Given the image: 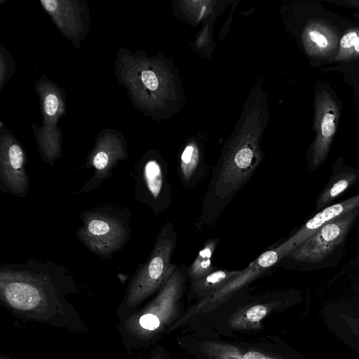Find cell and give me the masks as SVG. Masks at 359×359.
Masks as SVG:
<instances>
[{"label": "cell", "mask_w": 359, "mask_h": 359, "mask_svg": "<svg viewBox=\"0 0 359 359\" xmlns=\"http://www.w3.org/2000/svg\"><path fill=\"white\" fill-rule=\"evenodd\" d=\"M82 224L76 235L86 248L107 259L120 251L131 237L130 211L111 205L88 210L80 215Z\"/></svg>", "instance_id": "1"}, {"label": "cell", "mask_w": 359, "mask_h": 359, "mask_svg": "<svg viewBox=\"0 0 359 359\" xmlns=\"http://www.w3.org/2000/svg\"><path fill=\"white\" fill-rule=\"evenodd\" d=\"M34 90L40 101L42 125L32 123L39 152L42 159L53 165L62 154V132L58 121L66 112L64 90L43 75L34 84Z\"/></svg>", "instance_id": "2"}, {"label": "cell", "mask_w": 359, "mask_h": 359, "mask_svg": "<svg viewBox=\"0 0 359 359\" xmlns=\"http://www.w3.org/2000/svg\"><path fill=\"white\" fill-rule=\"evenodd\" d=\"M175 245V233L168 223L159 231L148 259L133 277L127 294L129 303L137 304L168 281L177 269L171 262Z\"/></svg>", "instance_id": "3"}, {"label": "cell", "mask_w": 359, "mask_h": 359, "mask_svg": "<svg viewBox=\"0 0 359 359\" xmlns=\"http://www.w3.org/2000/svg\"><path fill=\"white\" fill-rule=\"evenodd\" d=\"M359 217L356 208L327 222L287 257L299 262L316 263L324 260L344 241Z\"/></svg>", "instance_id": "4"}, {"label": "cell", "mask_w": 359, "mask_h": 359, "mask_svg": "<svg viewBox=\"0 0 359 359\" xmlns=\"http://www.w3.org/2000/svg\"><path fill=\"white\" fill-rule=\"evenodd\" d=\"M128 157V145L123 135L112 129H104L99 133L94 147L89 154L86 165L93 168L94 174L83 184L79 193L97 189L111 175L114 167Z\"/></svg>", "instance_id": "5"}, {"label": "cell", "mask_w": 359, "mask_h": 359, "mask_svg": "<svg viewBox=\"0 0 359 359\" xmlns=\"http://www.w3.org/2000/svg\"><path fill=\"white\" fill-rule=\"evenodd\" d=\"M1 126L0 189L4 194L25 197L29 184L25 168V152L15 136L2 123Z\"/></svg>", "instance_id": "6"}, {"label": "cell", "mask_w": 359, "mask_h": 359, "mask_svg": "<svg viewBox=\"0 0 359 359\" xmlns=\"http://www.w3.org/2000/svg\"><path fill=\"white\" fill-rule=\"evenodd\" d=\"M57 29L77 48L90 30V16L84 0H41Z\"/></svg>", "instance_id": "7"}, {"label": "cell", "mask_w": 359, "mask_h": 359, "mask_svg": "<svg viewBox=\"0 0 359 359\" xmlns=\"http://www.w3.org/2000/svg\"><path fill=\"white\" fill-rule=\"evenodd\" d=\"M184 289L183 271L177 268L140 318V326L148 331L159 330L168 325L179 314L180 302Z\"/></svg>", "instance_id": "8"}, {"label": "cell", "mask_w": 359, "mask_h": 359, "mask_svg": "<svg viewBox=\"0 0 359 359\" xmlns=\"http://www.w3.org/2000/svg\"><path fill=\"white\" fill-rule=\"evenodd\" d=\"M135 171L136 198L156 214L166 209L170 204V188L161 163L154 158L142 160L136 165Z\"/></svg>", "instance_id": "9"}, {"label": "cell", "mask_w": 359, "mask_h": 359, "mask_svg": "<svg viewBox=\"0 0 359 359\" xmlns=\"http://www.w3.org/2000/svg\"><path fill=\"white\" fill-rule=\"evenodd\" d=\"M313 126L316 137L311 151V170H316L326 159L337 130L339 107L327 91L318 94L315 101Z\"/></svg>", "instance_id": "10"}, {"label": "cell", "mask_w": 359, "mask_h": 359, "mask_svg": "<svg viewBox=\"0 0 359 359\" xmlns=\"http://www.w3.org/2000/svg\"><path fill=\"white\" fill-rule=\"evenodd\" d=\"M280 259L281 258L275 248L264 252L257 259L250 263L248 267L242 270L238 276L208 297L203 299L194 307V309L184 317V319L199 311L202 307L209 308L222 303L229 295L251 282Z\"/></svg>", "instance_id": "11"}, {"label": "cell", "mask_w": 359, "mask_h": 359, "mask_svg": "<svg viewBox=\"0 0 359 359\" xmlns=\"http://www.w3.org/2000/svg\"><path fill=\"white\" fill-rule=\"evenodd\" d=\"M302 42L307 54L313 58L325 59L337 55L339 36L336 29L322 20H311L302 32Z\"/></svg>", "instance_id": "12"}, {"label": "cell", "mask_w": 359, "mask_h": 359, "mask_svg": "<svg viewBox=\"0 0 359 359\" xmlns=\"http://www.w3.org/2000/svg\"><path fill=\"white\" fill-rule=\"evenodd\" d=\"M359 180V170L351 168L337 169L331 175L316 203V210L327 207Z\"/></svg>", "instance_id": "13"}, {"label": "cell", "mask_w": 359, "mask_h": 359, "mask_svg": "<svg viewBox=\"0 0 359 359\" xmlns=\"http://www.w3.org/2000/svg\"><path fill=\"white\" fill-rule=\"evenodd\" d=\"M240 271L225 269L215 270L205 276L192 280L191 289L193 293L202 299L208 297L241 273Z\"/></svg>", "instance_id": "14"}, {"label": "cell", "mask_w": 359, "mask_h": 359, "mask_svg": "<svg viewBox=\"0 0 359 359\" xmlns=\"http://www.w3.org/2000/svg\"><path fill=\"white\" fill-rule=\"evenodd\" d=\"M202 350L214 359H278L257 351L218 342H205Z\"/></svg>", "instance_id": "15"}, {"label": "cell", "mask_w": 359, "mask_h": 359, "mask_svg": "<svg viewBox=\"0 0 359 359\" xmlns=\"http://www.w3.org/2000/svg\"><path fill=\"white\" fill-rule=\"evenodd\" d=\"M272 309L271 304H256L244 309L231 320V325L237 329L256 328Z\"/></svg>", "instance_id": "16"}, {"label": "cell", "mask_w": 359, "mask_h": 359, "mask_svg": "<svg viewBox=\"0 0 359 359\" xmlns=\"http://www.w3.org/2000/svg\"><path fill=\"white\" fill-rule=\"evenodd\" d=\"M217 245L215 239L209 240L199 251L188 270L191 280L201 278L215 270L212 264V257Z\"/></svg>", "instance_id": "17"}, {"label": "cell", "mask_w": 359, "mask_h": 359, "mask_svg": "<svg viewBox=\"0 0 359 359\" xmlns=\"http://www.w3.org/2000/svg\"><path fill=\"white\" fill-rule=\"evenodd\" d=\"M357 58H359V28L350 27L339 40L334 60L337 62H348Z\"/></svg>", "instance_id": "18"}, {"label": "cell", "mask_w": 359, "mask_h": 359, "mask_svg": "<svg viewBox=\"0 0 359 359\" xmlns=\"http://www.w3.org/2000/svg\"><path fill=\"white\" fill-rule=\"evenodd\" d=\"M198 163V154L193 146H187L181 156V177L184 182H189L195 176Z\"/></svg>", "instance_id": "19"}, {"label": "cell", "mask_w": 359, "mask_h": 359, "mask_svg": "<svg viewBox=\"0 0 359 359\" xmlns=\"http://www.w3.org/2000/svg\"><path fill=\"white\" fill-rule=\"evenodd\" d=\"M15 63L6 48L0 46V90L12 77L15 69Z\"/></svg>", "instance_id": "20"}, {"label": "cell", "mask_w": 359, "mask_h": 359, "mask_svg": "<svg viewBox=\"0 0 359 359\" xmlns=\"http://www.w3.org/2000/svg\"><path fill=\"white\" fill-rule=\"evenodd\" d=\"M330 2L359 9V0L330 1Z\"/></svg>", "instance_id": "21"}, {"label": "cell", "mask_w": 359, "mask_h": 359, "mask_svg": "<svg viewBox=\"0 0 359 359\" xmlns=\"http://www.w3.org/2000/svg\"><path fill=\"white\" fill-rule=\"evenodd\" d=\"M153 359H163V358L161 357V355H157L155 358H154Z\"/></svg>", "instance_id": "22"}]
</instances>
